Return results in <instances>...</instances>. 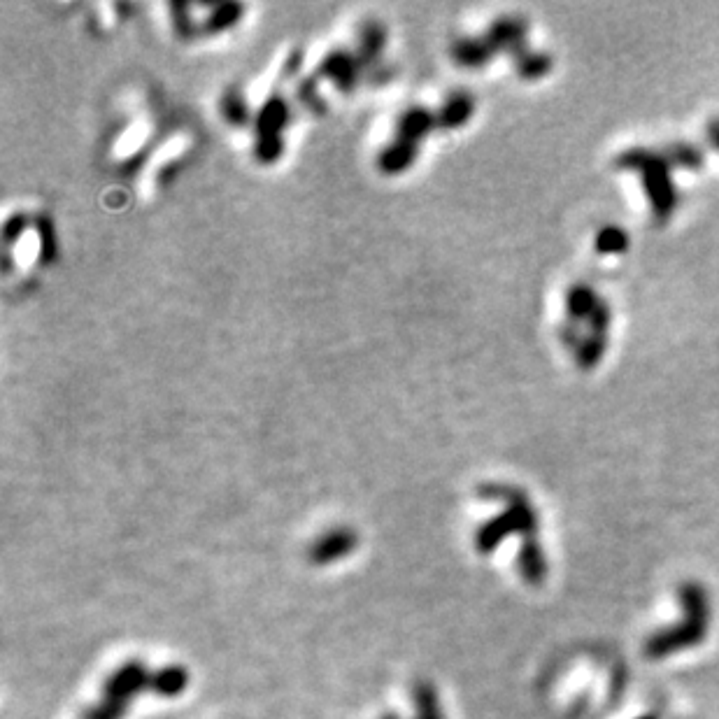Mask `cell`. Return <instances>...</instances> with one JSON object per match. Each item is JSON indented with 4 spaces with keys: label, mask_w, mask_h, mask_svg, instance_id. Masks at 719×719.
I'll return each mask as SVG.
<instances>
[{
    "label": "cell",
    "mask_w": 719,
    "mask_h": 719,
    "mask_svg": "<svg viewBox=\"0 0 719 719\" xmlns=\"http://www.w3.org/2000/svg\"><path fill=\"white\" fill-rule=\"evenodd\" d=\"M354 545H357V538H354L352 533L347 531L329 533V536H324L315 547H312L310 559L315 561V564H329V561L345 557Z\"/></svg>",
    "instance_id": "277c9868"
},
{
    "label": "cell",
    "mask_w": 719,
    "mask_h": 719,
    "mask_svg": "<svg viewBox=\"0 0 719 719\" xmlns=\"http://www.w3.org/2000/svg\"><path fill=\"white\" fill-rule=\"evenodd\" d=\"M382 719H401V717H398V715H396V713H391V715H384V717H382Z\"/></svg>",
    "instance_id": "5bb4252c"
},
{
    "label": "cell",
    "mask_w": 719,
    "mask_h": 719,
    "mask_svg": "<svg viewBox=\"0 0 719 719\" xmlns=\"http://www.w3.org/2000/svg\"><path fill=\"white\" fill-rule=\"evenodd\" d=\"M680 603L685 617H682L680 624L654 633V636L647 640L645 643L647 659H666L671 657V654L696 647L708 636L710 601L706 592H703L699 585H685L680 589Z\"/></svg>",
    "instance_id": "6da1fadb"
},
{
    "label": "cell",
    "mask_w": 719,
    "mask_h": 719,
    "mask_svg": "<svg viewBox=\"0 0 719 719\" xmlns=\"http://www.w3.org/2000/svg\"><path fill=\"white\" fill-rule=\"evenodd\" d=\"M149 680L152 675L140 661H128L119 668L117 673H112L108 682H105V699L117 701V703H128L135 694L142 692V689H149Z\"/></svg>",
    "instance_id": "3957f363"
},
{
    "label": "cell",
    "mask_w": 719,
    "mask_h": 719,
    "mask_svg": "<svg viewBox=\"0 0 719 719\" xmlns=\"http://www.w3.org/2000/svg\"><path fill=\"white\" fill-rule=\"evenodd\" d=\"M124 713H126L124 703L105 699L101 706L89 708L82 719H121V717H124Z\"/></svg>",
    "instance_id": "30bf717a"
},
{
    "label": "cell",
    "mask_w": 719,
    "mask_h": 719,
    "mask_svg": "<svg viewBox=\"0 0 719 719\" xmlns=\"http://www.w3.org/2000/svg\"><path fill=\"white\" fill-rule=\"evenodd\" d=\"M189 685V673L184 671L182 666H166L161 671L152 673V680H149V689L159 696H180L184 692V687Z\"/></svg>",
    "instance_id": "5b68a950"
},
{
    "label": "cell",
    "mask_w": 719,
    "mask_h": 719,
    "mask_svg": "<svg viewBox=\"0 0 719 719\" xmlns=\"http://www.w3.org/2000/svg\"><path fill=\"white\" fill-rule=\"evenodd\" d=\"M596 305H599V301H596V296L592 294V289H587V287H575L571 291V296H568V310H571V315L575 319L585 317V315H589V312H594Z\"/></svg>",
    "instance_id": "ba28073f"
},
{
    "label": "cell",
    "mask_w": 719,
    "mask_h": 719,
    "mask_svg": "<svg viewBox=\"0 0 719 719\" xmlns=\"http://www.w3.org/2000/svg\"><path fill=\"white\" fill-rule=\"evenodd\" d=\"M603 347H605V336H601V333H594V336H589L585 343L580 345V363H582V366H587V368L594 366V363L601 359Z\"/></svg>",
    "instance_id": "9c48e42d"
},
{
    "label": "cell",
    "mask_w": 719,
    "mask_h": 719,
    "mask_svg": "<svg viewBox=\"0 0 719 719\" xmlns=\"http://www.w3.org/2000/svg\"><path fill=\"white\" fill-rule=\"evenodd\" d=\"M626 247V236L619 229H605L599 236L601 252H622Z\"/></svg>",
    "instance_id": "8fae6325"
},
{
    "label": "cell",
    "mask_w": 719,
    "mask_h": 719,
    "mask_svg": "<svg viewBox=\"0 0 719 719\" xmlns=\"http://www.w3.org/2000/svg\"><path fill=\"white\" fill-rule=\"evenodd\" d=\"M619 163H622L624 168H640V170H643L647 191H650L657 215L659 217L671 215L673 203H675V194H673L671 180H668L666 163L661 159H657V156H652L647 152H640V149H633V152L622 154V156H619Z\"/></svg>",
    "instance_id": "7a4b0ae2"
},
{
    "label": "cell",
    "mask_w": 719,
    "mask_h": 719,
    "mask_svg": "<svg viewBox=\"0 0 719 719\" xmlns=\"http://www.w3.org/2000/svg\"><path fill=\"white\" fill-rule=\"evenodd\" d=\"M668 159L678 161L682 166H692V168L701 166V154L696 152V147H685V145L673 147L671 152H668Z\"/></svg>",
    "instance_id": "7c38bea8"
},
{
    "label": "cell",
    "mask_w": 719,
    "mask_h": 719,
    "mask_svg": "<svg viewBox=\"0 0 719 719\" xmlns=\"http://www.w3.org/2000/svg\"><path fill=\"white\" fill-rule=\"evenodd\" d=\"M710 138H713V142L719 147V121H715V124L710 126Z\"/></svg>",
    "instance_id": "4fadbf2b"
},
{
    "label": "cell",
    "mask_w": 719,
    "mask_h": 719,
    "mask_svg": "<svg viewBox=\"0 0 719 719\" xmlns=\"http://www.w3.org/2000/svg\"><path fill=\"white\" fill-rule=\"evenodd\" d=\"M643 719H654V717H643Z\"/></svg>",
    "instance_id": "9a60e30c"
},
{
    "label": "cell",
    "mask_w": 719,
    "mask_h": 719,
    "mask_svg": "<svg viewBox=\"0 0 719 719\" xmlns=\"http://www.w3.org/2000/svg\"><path fill=\"white\" fill-rule=\"evenodd\" d=\"M519 571H522L524 580L529 582V585H540V582L545 580L547 564H545L543 550H540L538 543L533 538L526 540L522 552H519Z\"/></svg>",
    "instance_id": "8992f818"
},
{
    "label": "cell",
    "mask_w": 719,
    "mask_h": 719,
    "mask_svg": "<svg viewBox=\"0 0 719 719\" xmlns=\"http://www.w3.org/2000/svg\"><path fill=\"white\" fill-rule=\"evenodd\" d=\"M415 703L419 708V719H443L440 717L436 689L426 685V682H419L415 687Z\"/></svg>",
    "instance_id": "52a82bcc"
}]
</instances>
